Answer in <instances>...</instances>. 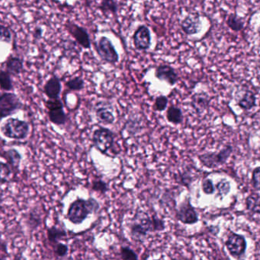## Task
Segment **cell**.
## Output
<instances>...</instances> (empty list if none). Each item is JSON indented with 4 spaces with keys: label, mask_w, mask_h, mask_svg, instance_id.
<instances>
[{
    "label": "cell",
    "mask_w": 260,
    "mask_h": 260,
    "mask_svg": "<svg viewBox=\"0 0 260 260\" xmlns=\"http://www.w3.org/2000/svg\"><path fill=\"white\" fill-rule=\"evenodd\" d=\"M165 222L157 215L149 216L145 212H138L129 225V234L134 241L141 242L150 233L164 231Z\"/></svg>",
    "instance_id": "cell-1"
},
{
    "label": "cell",
    "mask_w": 260,
    "mask_h": 260,
    "mask_svg": "<svg viewBox=\"0 0 260 260\" xmlns=\"http://www.w3.org/2000/svg\"><path fill=\"white\" fill-rule=\"evenodd\" d=\"M100 208V203L94 198L89 197L87 200L77 198L70 203L66 213V219L72 224L78 225L83 223L89 215L98 212Z\"/></svg>",
    "instance_id": "cell-2"
},
{
    "label": "cell",
    "mask_w": 260,
    "mask_h": 260,
    "mask_svg": "<svg viewBox=\"0 0 260 260\" xmlns=\"http://www.w3.org/2000/svg\"><path fill=\"white\" fill-rule=\"evenodd\" d=\"M234 152V148L231 145H226L219 151L207 152L199 154V162L207 168L214 169L224 165Z\"/></svg>",
    "instance_id": "cell-3"
},
{
    "label": "cell",
    "mask_w": 260,
    "mask_h": 260,
    "mask_svg": "<svg viewBox=\"0 0 260 260\" xmlns=\"http://www.w3.org/2000/svg\"><path fill=\"white\" fill-rule=\"evenodd\" d=\"M2 134L8 139L23 140L29 134L30 126L25 120L18 118H9L2 124Z\"/></svg>",
    "instance_id": "cell-4"
},
{
    "label": "cell",
    "mask_w": 260,
    "mask_h": 260,
    "mask_svg": "<svg viewBox=\"0 0 260 260\" xmlns=\"http://www.w3.org/2000/svg\"><path fill=\"white\" fill-rule=\"evenodd\" d=\"M116 135L110 129L100 127L95 130L92 136L93 147L96 148L101 154L108 155L115 144Z\"/></svg>",
    "instance_id": "cell-5"
},
{
    "label": "cell",
    "mask_w": 260,
    "mask_h": 260,
    "mask_svg": "<svg viewBox=\"0 0 260 260\" xmlns=\"http://www.w3.org/2000/svg\"><path fill=\"white\" fill-rule=\"evenodd\" d=\"M95 48L100 59L109 64L115 65L119 63V53L113 45L112 40L102 36L95 43Z\"/></svg>",
    "instance_id": "cell-6"
},
{
    "label": "cell",
    "mask_w": 260,
    "mask_h": 260,
    "mask_svg": "<svg viewBox=\"0 0 260 260\" xmlns=\"http://www.w3.org/2000/svg\"><path fill=\"white\" fill-rule=\"evenodd\" d=\"M23 104L14 93L5 92L0 97L1 119L7 118L22 109Z\"/></svg>",
    "instance_id": "cell-7"
},
{
    "label": "cell",
    "mask_w": 260,
    "mask_h": 260,
    "mask_svg": "<svg viewBox=\"0 0 260 260\" xmlns=\"http://www.w3.org/2000/svg\"><path fill=\"white\" fill-rule=\"evenodd\" d=\"M45 106L49 120L53 124L58 127L66 125L67 116L65 113L63 102L60 99H48L45 102Z\"/></svg>",
    "instance_id": "cell-8"
},
{
    "label": "cell",
    "mask_w": 260,
    "mask_h": 260,
    "mask_svg": "<svg viewBox=\"0 0 260 260\" xmlns=\"http://www.w3.org/2000/svg\"><path fill=\"white\" fill-rule=\"evenodd\" d=\"M176 218L184 224H194L199 222V215L192 206L190 198H185L177 210Z\"/></svg>",
    "instance_id": "cell-9"
},
{
    "label": "cell",
    "mask_w": 260,
    "mask_h": 260,
    "mask_svg": "<svg viewBox=\"0 0 260 260\" xmlns=\"http://www.w3.org/2000/svg\"><path fill=\"white\" fill-rule=\"evenodd\" d=\"M94 111L96 119L104 125H111L116 122L114 108L109 101H98L95 105Z\"/></svg>",
    "instance_id": "cell-10"
},
{
    "label": "cell",
    "mask_w": 260,
    "mask_h": 260,
    "mask_svg": "<svg viewBox=\"0 0 260 260\" xmlns=\"http://www.w3.org/2000/svg\"><path fill=\"white\" fill-rule=\"evenodd\" d=\"M65 26L67 32L75 39L79 45L84 49L91 48V39L86 28L70 21H67Z\"/></svg>",
    "instance_id": "cell-11"
},
{
    "label": "cell",
    "mask_w": 260,
    "mask_h": 260,
    "mask_svg": "<svg viewBox=\"0 0 260 260\" xmlns=\"http://www.w3.org/2000/svg\"><path fill=\"white\" fill-rule=\"evenodd\" d=\"M246 243L244 237L240 234H231L226 241V247L232 257L240 258L246 253Z\"/></svg>",
    "instance_id": "cell-12"
},
{
    "label": "cell",
    "mask_w": 260,
    "mask_h": 260,
    "mask_svg": "<svg viewBox=\"0 0 260 260\" xmlns=\"http://www.w3.org/2000/svg\"><path fill=\"white\" fill-rule=\"evenodd\" d=\"M151 33L148 27L140 25L133 35V43L137 51H147L151 46Z\"/></svg>",
    "instance_id": "cell-13"
},
{
    "label": "cell",
    "mask_w": 260,
    "mask_h": 260,
    "mask_svg": "<svg viewBox=\"0 0 260 260\" xmlns=\"http://www.w3.org/2000/svg\"><path fill=\"white\" fill-rule=\"evenodd\" d=\"M180 27L185 35L192 36L201 32L202 23L198 13H192L185 16V19L180 23Z\"/></svg>",
    "instance_id": "cell-14"
},
{
    "label": "cell",
    "mask_w": 260,
    "mask_h": 260,
    "mask_svg": "<svg viewBox=\"0 0 260 260\" xmlns=\"http://www.w3.org/2000/svg\"><path fill=\"white\" fill-rule=\"evenodd\" d=\"M155 77L171 86L176 85L180 79L178 73L174 68L167 64H160L156 68Z\"/></svg>",
    "instance_id": "cell-15"
},
{
    "label": "cell",
    "mask_w": 260,
    "mask_h": 260,
    "mask_svg": "<svg viewBox=\"0 0 260 260\" xmlns=\"http://www.w3.org/2000/svg\"><path fill=\"white\" fill-rule=\"evenodd\" d=\"M43 89L47 98H60V94L62 90L61 81L57 75H53L44 84Z\"/></svg>",
    "instance_id": "cell-16"
},
{
    "label": "cell",
    "mask_w": 260,
    "mask_h": 260,
    "mask_svg": "<svg viewBox=\"0 0 260 260\" xmlns=\"http://www.w3.org/2000/svg\"><path fill=\"white\" fill-rule=\"evenodd\" d=\"M23 70H24V63L22 59L15 56H9L5 61V71L9 73L11 75L17 76L22 73Z\"/></svg>",
    "instance_id": "cell-17"
},
{
    "label": "cell",
    "mask_w": 260,
    "mask_h": 260,
    "mask_svg": "<svg viewBox=\"0 0 260 260\" xmlns=\"http://www.w3.org/2000/svg\"><path fill=\"white\" fill-rule=\"evenodd\" d=\"M238 105L243 111H250L257 106V96L250 90H246L238 100Z\"/></svg>",
    "instance_id": "cell-18"
},
{
    "label": "cell",
    "mask_w": 260,
    "mask_h": 260,
    "mask_svg": "<svg viewBox=\"0 0 260 260\" xmlns=\"http://www.w3.org/2000/svg\"><path fill=\"white\" fill-rule=\"evenodd\" d=\"M3 157L13 170L20 168L22 156L18 150L15 149H9L7 151H5Z\"/></svg>",
    "instance_id": "cell-19"
},
{
    "label": "cell",
    "mask_w": 260,
    "mask_h": 260,
    "mask_svg": "<svg viewBox=\"0 0 260 260\" xmlns=\"http://www.w3.org/2000/svg\"><path fill=\"white\" fill-rule=\"evenodd\" d=\"M66 236H67V233H66L64 229L56 227V226H53V227L47 228V240H48L51 245L59 243L60 241H61Z\"/></svg>",
    "instance_id": "cell-20"
},
{
    "label": "cell",
    "mask_w": 260,
    "mask_h": 260,
    "mask_svg": "<svg viewBox=\"0 0 260 260\" xmlns=\"http://www.w3.org/2000/svg\"><path fill=\"white\" fill-rule=\"evenodd\" d=\"M166 120L174 125H179L183 122L184 116L181 108L172 105L166 111Z\"/></svg>",
    "instance_id": "cell-21"
},
{
    "label": "cell",
    "mask_w": 260,
    "mask_h": 260,
    "mask_svg": "<svg viewBox=\"0 0 260 260\" xmlns=\"http://www.w3.org/2000/svg\"><path fill=\"white\" fill-rule=\"evenodd\" d=\"M209 104V99L204 93L195 94L192 97V105L197 113H202L204 110L208 108Z\"/></svg>",
    "instance_id": "cell-22"
},
{
    "label": "cell",
    "mask_w": 260,
    "mask_h": 260,
    "mask_svg": "<svg viewBox=\"0 0 260 260\" xmlns=\"http://www.w3.org/2000/svg\"><path fill=\"white\" fill-rule=\"evenodd\" d=\"M226 24L227 27L234 32H241L245 27V23L243 19L238 16L237 13L229 15Z\"/></svg>",
    "instance_id": "cell-23"
},
{
    "label": "cell",
    "mask_w": 260,
    "mask_h": 260,
    "mask_svg": "<svg viewBox=\"0 0 260 260\" xmlns=\"http://www.w3.org/2000/svg\"><path fill=\"white\" fill-rule=\"evenodd\" d=\"M246 209L253 214H260V196L257 193H251L246 199Z\"/></svg>",
    "instance_id": "cell-24"
},
{
    "label": "cell",
    "mask_w": 260,
    "mask_h": 260,
    "mask_svg": "<svg viewBox=\"0 0 260 260\" xmlns=\"http://www.w3.org/2000/svg\"><path fill=\"white\" fill-rule=\"evenodd\" d=\"M26 222L28 227L32 230H35V229L40 227V224H41L42 219L41 215L39 212V210L36 209V208L31 210L28 212Z\"/></svg>",
    "instance_id": "cell-25"
},
{
    "label": "cell",
    "mask_w": 260,
    "mask_h": 260,
    "mask_svg": "<svg viewBox=\"0 0 260 260\" xmlns=\"http://www.w3.org/2000/svg\"><path fill=\"white\" fill-rule=\"evenodd\" d=\"M124 129L130 135H135L141 130V120L138 117H130L124 125Z\"/></svg>",
    "instance_id": "cell-26"
},
{
    "label": "cell",
    "mask_w": 260,
    "mask_h": 260,
    "mask_svg": "<svg viewBox=\"0 0 260 260\" xmlns=\"http://www.w3.org/2000/svg\"><path fill=\"white\" fill-rule=\"evenodd\" d=\"M99 9L103 13H112L116 14L119 10V4L117 0H101Z\"/></svg>",
    "instance_id": "cell-27"
},
{
    "label": "cell",
    "mask_w": 260,
    "mask_h": 260,
    "mask_svg": "<svg viewBox=\"0 0 260 260\" xmlns=\"http://www.w3.org/2000/svg\"><path fill=\"white\" fill-rule=\"evenodd\" d=\"M12 75L5 70H1L0 73V85L1 89L5 92H9L13 89V80L11 78Z\"/></svg>",
    "instance_id": "cell-28"
},
{
    "label": "cell",
    "mask_w": 260,
    "mask_h": 260,
    "mask_svg": "<svg viewBox=\"0 0 260 260\" xmlns=\"http://www.w3.org/2000/svg\"><path fill=\"white\" fill-rule=\"evenodd\" d=\"M215 188H216L217 196L222 199L230 193L231 188V183L226 179H222L216 184Z\"/></svg>",
    "instance_id": "cell-29"
},
{
    "label": "cell",
    "mask_w": 260,
    "mask_h": 260,
    "mask_svg": "<svg viewBox=\"0 0 260 260\" xmlns=\"http://www.w3.org/2000/svg\"><path fill=\"white\" fill-rule=\"evenodd\" d=\"M66 86L71 92H80L85 88V82L80 77H74L66 82Z\"/></svg>",
    "instance_id": "cell-30"
},
{
    "label": "cell",
    "mask_w": 260,
    "mask_h": 260,
    "mask_svg": "<svg viewBox=\"0 0 260 260\" xmlns=\"http://www.w3.org/2000/svg\"><path fill=\"white\" fill-rule=\"evenodd\" d=\"M175 180L177 181V183L184 186L185 187L189 188V186L192 184V183L194 181L193 177L191 175V173L188 170H185L183 172H180V173H176L175 174Z\"/></svg>",
    "instance_id": "cell-31"
},
{
    "label": "cell",
    "mask_w": 260,
    "mask_h": 260,
    "mask_svg": "<svg viewBox=\"0 0 260 260\" xmlns=\"http://www.w3.org/2000/svg\"><path fill=\"white\" fill-rule=\"evenodd\" d=\"M91 189L101 195L106 194L109 190L108 184L101 179H96L92 181Z\"/></svg>",
    "instance_id": "cell-32"
},
{
    "label": "cell",
    "mask_w": 260,
    "mask_h": 260,
    "mask_svg": "<svg viewBox=\"0 0 260 260\" xmlns=\"http://www.w3.org/2000/svg\"><path fill=\"white\" fill-rule=\"evenodd\" d=\"M120 257L122 260H139L138 254L135 250L128 246H120Z\"/></svg>",
    "instance_id": "cell-33"
},
{
    "label": "cell",
    "mask_w": 260,
    "mask_h": 260,
    "mask_svg": "<svg viewBox=\"0 0 260 260\" xmlns=\"http://www.w3.org/2000/svg\"><path fill=\"white\" fill-rule=\"evenodd\" d=\"M54 255L58 258H64L68 255L69 246L65 243H59L53 245Z\"/></svg>",
    "instance_id": "cell-34"
},
{
    "label": "cell",
    "mask_w": 260,
    "mask_h": 260,
    "mask_svg": "<svg viewBox=\"0 0 260 260\" xmlns=\"http://www.w3.org/2000/svg\"><path fill=\"white\" fill-rule=\"evenodd\" d=\"M168 103H169V100L166 96H158L156 97L155 101H154V109L158 112H162L167 108Z\"/></svg>",
    "instance_id": "cell-35"
},
{
    "label": "cell",
    "mask_w": 260,
    "mask_h": 260,
    "mask_svg": "<svg viewBox=\"0 0 260 260\" xmlns=\"http://www.w3.org/2000/svg\"><path fill=\"white\" fill-rule=\"evenodd\" d=\"M201 189H202L203 193L206 195L214 194L216 191L213 181L208 178L203 179L202 182H201Z\"/></svg>",
    "instance_id": "cell-36"
},
{
    "label": "cell",
    "mask_w": 260,
    "mask_h": 260,
    "mask_svg": "<svg viewBox=\"0 0 260 260\" xmlns=\"http://www.w3.org/2000/svg\"><path fill=\"white\" fill-rule=\"evenodd\" d=\"M13 173V169L7 163L1 162V184H5Z\"/></svg>",
    "instance_id": "cell-37"
},
{
    "label": "cell",
    "mask_w": 260,
    "mask_h": 260,
    "mask_svg": "<svg viewBox=\"0 0 260 260\" xmlns=\"http://www.w3.org/2000/svg\"><path fill=\"white\" fill-rule=\"evenodd\" d=\"M251 184L257 191H260V166L253 169L251 175Z\"/></svg>",
    "instance_id": "cell-38"
},
{
    "label": "cell",
    "mask_w": 260,
    "mask_h": 260,
    "mask_svg": "<svg viewBox=\"0 0 260 260\" xmlns=\"http://www.w3.org/2000/svg\"><path fill=\"white\" fill-rule=\"evenodd\" d=\"M0 33H1V40L5 43H9L12 41V32L8 27L4 24H1L0 26Z\"/></svg>",
    "instance_id": "cell-39"
},
{
    "label": "cell",
    "mask_w": 260,
    "mask_h": 260,
    "mask_svg": "<svg viewBox=\"0 0 260 260\" xmlns=\"http://www.w3.org/2000/svg\"><path fill=\"white\" fill-rule=\"evenodd\" d=\"M6 254H7V247L5 241H2L1 243V260H6Z\"/></svg>",
    "instance_id": "cell-40"
},
{
    "label": "cell",
    "mask_w": 260,
    "mask_h": 260,
    "mask_svg": "<svg viewBox=\"0 0 260 260\" xmlns=\"http://www.w3.org/2000/svg\"><path fill=\"white\" fill-rule=\"evenodd\" d=\"M43 35V30L40 28V27H38L37 28H35V32H34V37L36 40H40Z\"/></svg>",
    "instance_id": "cell-41"
},
{
    "label": "cell",
    "mask_w": 260,
    "mask_h": 260,
    "mask_svg": "<svg viewBox=\"0 0 260 260\" xmlns=\"http://www.w3.org/2000/svg\"><path fill=\"white\" fill-rule=\"evenodd\" d=\"M258 35H259V38H260V27H259V28H258Z\"/></svg>",
    "instance_id": "cell-42"
},
{
    "label": "cell",
    "mask_w": 260,
    "mask_h": 260,
    "mask_svg": "<svg viewBox=\"0 0 260 260\" xmlns=\"http://www.w3.org/2000/svg\"><path fill=\"white\" fill-rule=\"evenodd\" d=\"M161 260V259H159V260Z\"/></svg>",
    "instance_id": "cell-43"
},
{
    "label": "cell",
    "mask_w": 260,
    "mask_h": 260,
    "mask_svg": "<svg viewBox=\"0 0 260 260\" xmlns=\"http://www.w3.org/2000/svg\"><path fill=\"white\" fill-rule=\"evenodd\" d=\"M85 1H86V2H87L88 1H89V0H85Z\"/></svg>",
    "instance_id": "cell-44"
},
{
    "label": "cell",
    "mask_w": 260,
    "mask_h": 260,
    "mask_svg": "<svg viewBox=\"0 0 260 260\" xmlns=\"http://www.w3.org/2000/svg\"></svg>",
    "instance_id": "cell-45"
}]
</instances>
